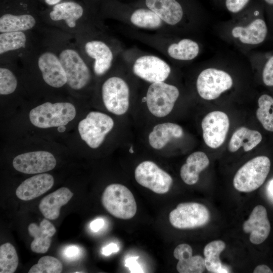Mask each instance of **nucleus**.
<instances>
[{"mask_svg":"<svg viewBox=\"0 0 273 273\" xmlns=\"http://www.w3.org/2000/svg\"><path fill=\"white\" fill-rule=\"evenodd\" d=\"M42 43L57 55L67 77V85L75 92L83 90L94 75L74 36L52 27L44 30Z\"/></svg>","mask_w":273,"mask_h":273,"instance_id":"obj_1","label":"nucleus"},{"mask_svg":"<svg viewBox=\"0 0 273 273\" xmlns=\"http://www.w3.org/2000/svg\"><path fill=\"white\" fill-rule=\"evenodd\" d=\"M41 21L74 37L104 30L100 16L83 1L76 0L62 2L40 10Z\"/></svg>","mask_w":273,"mask_h":273,"instance_id":"obj_2","label":"nucleus"},{"mask_svg":"<svg viewBox=\"0 0 273 273\" xmlns=\"http://www.w3.org/2000/svg\"><path fill=\"white\" fill-rule=\"evenodd\" d=\"M269 30L261 3L252 0L246 9L227 22L221 31L227 40L244 48H252L263 43Z\"/></svg>","mask_w":273,"mask_h":273,"instance_id":"obj_3","label":"nucleus"},{"mask_svg":"<svg viewBox=\"0 0 273 273\" xmlns=\"http://www.w3.org/2000/svg\"><path fill=\"white\" fill-rule=\"evenodd\" d=\"M130 3L154 12L175 34L193 30L203 15L197 0H136Z\"/></svg>","mask_w":273,"mask_h":273,"instance_id":"obj_4","label":"nucleus"},{"mask_svg":"<svg viewBox=\"0 0 273 273\" xmlns=\"http://www.w3.org/2000/svg\"><path fill=\"white\" fill-rule=\"evenodd\" d=\"M85 59L94 75L105 76L119 59L123 49L120 42L100 30L75 37Z\"/></svg>","mask_w":273,"mask_h":273,"instance_id":"obj_5","label":"nucleus"},{"mask_svg":"<svg viewBox=\"0 0 273 273\" xmlns=\"http://www.w3.org/2000/svg\"><path fill=\"white\" fill-rule=\"evenodd\" d=\"M99 15L101 19H115L135 29L175 34L154 12L130 3L119 0H103Z\"/></svg>","mask_w":273,"mask_h":273,"instance_id":"obj_6","label":"nucleus"},{"mask_svg":"<svg viewBox=\"0 0 273 273\" xmlns=\"http://www.w3.org/2000/svg\"><path fill=\"white\" fill-rule=\"evenodd\" d=\"M130 34L176 63L191 62L198 57L201 51L200 44L189 37H179L173 34H148L135 31H131Z\"/></svg>","mask_w":273,"mask_h":273,"instance_id":"obj_7","label":"nucleus"},{"mask_svg":"<svg viewBox=\"0 0 273 273\" xmlns=\"http://www.w3.org/2000/svg\"><path fill=\"white\" fill-rule=\"evenodd\" d=\"M35 0H1L0 33L34 29L41 21Z\"/></svg>","mask_w":273,"mask_h":273,"instance_id":"obj_8","label":"nucleus"},{"mask_svg":"<svg viewBox=\"0 0 273 273\" xmlns=\"http://www.w3.org/2000/svg\"><path fill=\"white\" fill-rule=\"evenodd\" d=\"M120 58L135 77L149 83L166 81L172 71L165 60L136 48L124 50Z\"/></svg>","mask_w":273,"mask_h":273,"instance_id":"obj_9","label":"nucleus"},{"mask_svg":"<svg viewBox=\"0 0 273 273\" xmlns=\"http://www.w3.org/2000/svg\"><path fill=\"white\" fill-rule=\"evenodd\" d=\"M21 63L36 70L51 87L60 88L67 85L66 75L57 55L42 42L41 47L36 46Z\"/></svg>","mask_w":273,"mask_h":273,"instance_id":"obj_10","label":"nucleus"},{"mask_svg":"<svg viewBox=\"0 0 273 273\" xmlns=\"http://www.w3.org/2000/svg\"><path fill=\"white\" fill-rule=\"evenodd\" d=\"M74 105L68 102H47L32 109L29 113L31 123L40 128L67 125L76 116Z\"/></svg>","mask_w":273,"mask_h":273,"instance_id":"obj_11","label":"nucleus"},{"mask_svg":"<svg viewBox=\"0 0 273 273\" xmlns=\"http://www.w3.org/2000/svg\"><path fill=\"white\" fill-rule=\"evenodd\" d=\"M130 87L128 82L119 75L107 77L101 86V98L110 112L117 115L125 114L128 109Z\"/></svg>","mask_w":273,"mask_h":273,"instance_id":"obj_12","label":"nucleus"},{"mask_svg":"<svg viewBox=\"0 0 273 273\" xmlns=\"http://www.w3.org/2000/svg\"><path fill=\"white\" fill-rule=\"evenodd\" d=\"M102 203L110 214L118 218L129 219L136 212V204L133 194L121 184L108 186L103 193Z\"/></svg>","mask_w":273,"mask_h":273,"instance_id":"obj_13","label":"nucleus"},{"mask_svg":"<svg viewBox=\"0 0 273 273\" xmlns=\"http://www.w3.org/2000/svg\"><path fill=\"white\" fill-rule=\"evenodd\" d=\"M180 95L178 87L166 81L150 83L143 101L150 112L157 117L168 115Z\"/></svg>","mask_w":273,"mask_h":273,"instance_id":"obj_14","label":"nucleus"},{"mask_svg":"<svg viewBox=\"0 0 273 273\" xmlns=\"http://www.w3.org/2000/svg\"><path fill=\"white\" fill-rule=\"evenodd\" d=\"M270 161L265 156H257L243 165L236 173L233 185L242 192H250L264 182L270 170Z\"/></svg>","mask_w":273,"mask_h":273,"instance_id":"obj_15","label":"nucleus"},{"mask_svg":"<svg viewBox=\"0 0 273 273\" xmlns=\"http://www.w3.org/2000/svg\"><path fill=\"white\" fill-rule=\"evenodd\" d=\"M233 84V79L228 71L218 67H209L200 71L197 77L196 87L201 98L212 100L230 89Z\"/></svg>","mask_w":273,"mask_h":273,"instance_id":"obj_16","label":"nucleus"},{"mask_svg":"<svg viewBox=\"0 0 273 273\" xmlns=\"http://www.w3.org/2000/svg\"><path fill=\"white\" fill-rule=\"evenodd\" d=\"M114 122L109 115L98 111H91L78 123L81 139L92 148H99L106 135L113 129Z\"/></svg>","mask_w":273,"mask_h":273,"instance_id":"obj_17","label":"nucleus"},{"mask_svg":"<svg viewBox=\"0 0 273 273\" xmlns=\"http://www.w3.org/2000/svg\"><path fill=\"white\" fill-rule=\"evenodd\" d=\"M35 46L31 31L0 33L1 61L21 62Z\"/></svg>","mask_w":273,"mask_h":273,"instance_id":"obj_18","label":"nucleus"},{"mask_svg":"<svg viewBox=\"0 0 273 273\" xmlns=\"http://www.w3.org/2000/svg\"><path fill=\"white\" fill-rule=\"evenodd\" d=\"M210 212L203 204L195 202L179 204L169 215L171 225L179 229H194L205 225L210 219Z\"/></svg>","mask_w":273,"mask_h":273,"instance_id":"obj_19","label":"nucleus"},{"mask_svg":"<svg viewBox=\"0 0 273 273\" xmlns=\"http://www.w3.org/2000/svg\"><path fill=\"white\" fill-rule=\"evenodd\" d=\"M134 177L140 185L159 194L168 192L173 181L168 173L150 161H145L138 165Z\"/></svg>","mask_w":273,"mask_h":273,"instance_id":"obj_20","label":"nucleus"},{"mask_svg":"<svg viewBox=\"0 0 273 273\" xmlns=\"http://www.w3.org/2000/svg\"><path fill=\"white\" fill-rule=\"evenodd\" d=\"M56 159L50 152L35 151L16 156L13 160V166L17 171L25 174H39L53 169Z\"/></svg>","mask_w":273,"mask_h":273,"instance_id":"obj_21","label":"nucleus"},{"mask_svg":"<svg viewBox=\"0 0 273 273\" xmlns=\"http://www.w3.org/2000/svg\"><path fill=\"white\" fill-rule=\"evenodd\" d=\"M201 126L205 143L210 148L216 149L225 141L230 121L225 113L215 111L209 113L203 118Z\"/></svg>","mask_w":273,"mask_h":273,"instance_id":"obj_22","label":"nucleus"},{"mask_svg":"<svg viewBox=\"0 0 273 273\" xmlns=\"http://www.w3.org/2000/svg\"><path fill=\"white\" fill-rule=\"evenodd\" d=\"M243 230L245 233H250L249 239L252 244H260L267 239L270 224L263 206L259 205L253 208L248 219L244 222Z\"/></svg>","mask_w":273,"mask_h":273,"instance_id":"obj_23","label":"nucleus"},{"mask_svg":"<svg viewBox=\"0 0 273 273\" xmlns=\"http://www.w3.org/2000/svg\"><path fill=\"white\" fill-rule=\"evenodd\" d=\"M54 184L53 176L49 173H39L23 181L17 188V197L29 201L44 194Z\"/></svg>","mask_w":273,"mask_h":273,"instance_id":"obj_24","label":"nucleus"},{"mask_svg":"<svg viewBox=\"0 0 273 273\" xmlns=\"http://www.w3.org/2000/svg\"><path fill=\"white\" fill-rule=\"evenodd\" d=\"M192 247L181 244L174 250L173 256L178 260L176 269L179 273H202L205 267L204 258L200 255H192Z\"/></svg>","mask_w":273,"mask_h":273,"instance_id":"obj_25","label":"nucleus"},{"mask_svg":"<svg viewBox=\"0 0 273 273\" xmlns=\"http://www.w3.org/2000/svg\"><path fill=\"white\" fill-rule=\"evenodd\" d=\"M73 196V193L69 189L60 188L42 198L39 209L46 218L56 219L60 215L61 207L66 204Z\"/></svg>","mask_w":273,"mask_h":273,"instance_id":"obj_26","label":"nucleus"},{"mask_svg":"<svg viewBox=\"0 0 273 273\" xmlns=\"http://www.w3.org/2000/svg\"><path fill=\"white\" fill-rule=\"evenodd\" d=\"M28 230L34 238L30 246L31 250L37 253L47 252L51 245V237L56 232L54 225L47 219H43L39 226L34 223H30Z\"/></svg>","mask_w":273,"mask_h":273,"instance_id":"obj_27","label":"nucleus"},{"mask_svg":"<svg viewBox=\"0 0 273 273\" xmlns=\"http://www.w3.org/2000/svg\"><path fill=\"white\" fill-rule=\"evenodd\" d=\"M184 134L183 128L179 125L165 122L156 125L150 133L148 140L150 145L154 149L164 147L173 139H178Z\"/></svg>","mask_w":273,"mask_h":273,"instance_id":"obj_28","label":"nucleus"},{"mask_svg":"<svg viewBox=\"0 0 273 273\" xmlns=\"http://www.w3.org/2000/svg\"><path fill=\"white\" fill-rule=\"evenodd\" d=\"M209 164V159L204 152L197 151L192 153L180 168L182 180L189 185L195 184L199 180L200 173L206 168Z\"/></svg>","mask_w":273,"mask_h":273,"instance_id":"obj_29","label":"nucleus"},{"mask_svg":"<svg viewBox=\"0 0 273 273\" xmlns=\"http://www.w3.org/2000/svg\"><path fill=\"white\" fill-rule=\"evenodd\" d=\"M262 139L261 133L246 127L238 128L233 134L229 144V150L236 152L243 147L246 152L249 151L258 145Z\"/></svg>","mask_w":273,"mask_h":273,"instance_id":"obj_30","label":"nucleus"},{"mask_svg":"<svg viewBox=\"0 0 273 273\" xmlns=\"http://www.w3.org/2000/svg\"><path fill=\"white\" fill-rule=\"evenodd\" d=\"M225 243L221 240L209 242L204 247V256L206 269L212 273H225L230 271L220 259V253L225 248Z\"/></svg>","mask_w":273,"mask_h":273,"instance_id":"obj_31","label":"nucleus"},{"mask_svg":"<svg viewBox=\"0 0 273 273\" xmlns=\"http://www.w3.org/2000/svg\"><path fill=\"white\" fill-rule=\"evenodd\" d=\"M14 62L1 61L0 95L8 96L15 93L18 85V80L13 70Z\"/></svg>","mask_w":273,"mask_h":273,"instance_id":"obj_32","label":"nucleus"},{"mask_svg":"<svg viewBox=\"0 0 273 273\" xmlns=\"http://www.w3.org/2000/svg\"><path fill=\"white\" fill-rule=\"evenodd\" d=\"M256 117L264 128L273 132V97L268 94L261 95L258 100Z\"/></svg>","mask_w":273,"mask_h":273,"instance_id":"obj_33","label":"nucleus"},{"mask_svg":"<svg viewBox=\"0 0 273 273\" xmlns=\"http://www.w3.org/2000/svg\"><path fill=\"white\" fill-rule=\"evenodd\" d=\"M18 265V256L14 247L6 243L0 247V272L13 273Z\"/></svg>","mask_w":273,"mask_h":273,"instance_id":"obj_34","label":"nucleus"},{"mask_svg":"<svg viewBox=\"0 0 273 273\" xmlns=\"http://www.w3.org/2000/svg\"><path fill=\"white\" fill-rule=\"evenodd\" d=\"M253 63L258 65L261 69L263 84L273 87V51L256 54Z\"/></svg>","mask_w":273,"mask_h":273,"instance_id":"obj_35","label":"nucleus"},{"mask_svg":"<svg viewBox=\"0 0 273 273\" xmlns=\"http://www.w3.org/2000/svg\"><path fill=\"white\" fill-rule=\"evenodd\" d=\"M62 269V264L57 258L51 256H44L41 257L38 262L30 268L28 272L60 273Z\"/></svg>","mask_w":273,"mask_h":273,"instance_id":"obj_36","label":"nucleus"},{"mask_svg":"<svg viewBox=\"0 0 273 273\" xmlns=\"http://www.w3.org/2000/svg\"><path fill=\"white\" fill-rule=\"evenodd\" d=\"M252 0H223L225 9L235 16L246 9Z\"/></svg>","mask_w":273,"mask_h":273,"instance_id":"obj_37","label":"nucleus"},{"mask_svg":"<svg viewBox=\"0 0 273 273\" xmlns=\"http://www.w3.org/2000/svg\"><path fill=\"white\" fill-rule=\"evenodd\" d=\"M264 9L270 30L273 31V0H260Z\"/></svg>","mask_w":273,"mask_h":273,"instance_id":"obj_38","label":"nucleus"},{"mask_svg":"<svg viewBox=\"0 0 273 273\" xmlns=\"http://www.w3.org/2000/svg\"><path fill=\"white\" fill-rule=\"evenodd\" d=\"M139 258V256H132L125 259L124 265L129 269L130 272H144L143 269L137 261Z\"/></svg>","mask_w":273,"mask_h":273,"instance_id":"obj_39","label":"nucleus"},{"mask_svg":"<svg viewBox=\"0 0 273 273\" xmlns=\"http://www.w3.org/2000/svg\"><path fill=\"white\" fill-rule=\"evenodd\" d=\"M80 255V250L79 248L75 245L67 246L63 251L64 257L69 260H74L78 259Z\"/></svg>","mask_w":273,"mask_h":273,"instance_id":"obj_40","label":"nucleus"},{"mask_svg":"<svg viewBox=\"0 0 273 273\" xmlns=\"http://www.w3.org/2000/svg\"><path fill=\"white\" fill-rule=\"evenodd\" d=\"M103 0H82V1L97 15H99L100 6Z\"/></svg>","mask_w":273,"mask_h":273,"instance_id":"obj_41","label":"nucleus"},{"mask_svg":"<svg viewBox=\"0 0 273 273\" xmlns=\"http://www.w3.org/2000/svg\"><path fill=\"white\" fill-rule=\"evenodd\" d=\"M119 249V248L116 244L111 243L103 247L102 252L103 255L108 256L113 253L118 252Z\"/></svg>","mask_w":273,"mask_h":273,"instance_id":"obj_42","label":"nucleus"},{"mask_svg":"<svg viewBox=\"0 0 273 273\" xmlns=\"http://www.w3.org/2000/svg\"><path fill=\"white\" fill-rule=\"evenodd\" d=\"M105 221L103 218H98L91 222L90 228L93 232H97L104 225Z\"/></svg>","mask_w":273,"mask_h":273,"instance_id":"obj_43","label":"nucleus"},{"mask_svg":"<svg viewBox=\"0 0 273 273\" xmlns=\"http://www.w3.org/2000/svg\"><path fill=\"white\" fill-rule=\"evenodd\" d=\"M38 4H40L46 8H49L55 6L62 2L71 0H35Z\"/></svg>","mask_w":273,"mask_h":273,"instance_id":"obj_44","label":"nucleus"},{"mask_svg":"<svg viewBox=\"0 0 273 273\" xmlns=\"http://www.w3.org/2000/svg\"><path fill=\"white\" fill-rule=\"evenodd\" d=\"M254 273H272L273 271L267 265L261 264L257 266L254 271Z\"/></svg>","mask_w":273,"mask_h":273,"instance_id":"obj_45","label":"nucleus"},{"mask_svg":"<svg viewBox=\"0 0 273 273\" xmlns=\"http://www.w3.org/2000/svg\"><path fill=\"white\" fill-rule=\"evenodd\" d=\"M267 194L270 199L273 201V179L270 180L267 186Z\"/></svg>","mask_w":273,"mask_h":273,"instance_id":"obj_46","label":"nucleus"},{"mask_svg":"<svg viewBox=\"0 0 273 273\" xmlns=\"http://www.w3.org/2000/svg\"><path fill=\"white\" fill-rule=\"evenodd\" d=\"M129 152H130L131 153H133L134 152L133 150V149L132 148V147H130L129 150Z\"/></svg>","mask_w":273,"mask_h":273,"instance_id":"obj_47","label":"nucleus"},{"mask_svg":"<svg viewBox=\"0 0 273 273\" xmlns=\"http://www.w3.org/2000/svg\"><path fill=\"white\" fill-rule=\"evenodd\" d=\"M215 1H223V0H215Z\"/></svg>","mask_w":273,"mask_h":273,"instance_id":"obj_48","label":"nucleus"},{"mask_svg":"<svg viewBox=\"0 0 273 273\" xmlns=\"http://www.w3.org/2000/svg\"><path fill=\"white\" fill-rule=\"evenodd\" d=\"M119 1H122L123 0H119Z\"/></svg>","mask_w":273,"mask_h":273,"instance_id":"obj_49","label":"nucleus"}]
</instances>
